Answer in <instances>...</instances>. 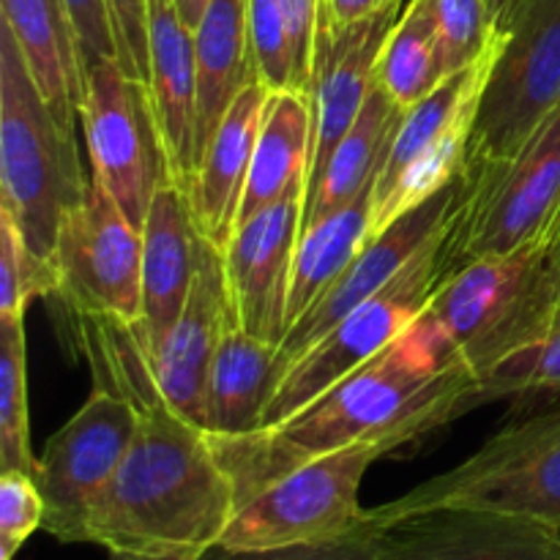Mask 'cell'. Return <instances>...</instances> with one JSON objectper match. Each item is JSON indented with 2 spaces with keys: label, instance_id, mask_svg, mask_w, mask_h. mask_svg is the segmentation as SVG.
Instances as JSON below:
<instances>
[{
  "label": "cell",
  "instance_id": "6da1fadb",
  "mask_svg": "<svg viewBox=\"0 0 560 560\" xmlns=\"http://www.w3.org/2000/svg\"><path fill=\"white\" fill-rule=\"evenodd\" d=\"M474 375L430 315L293 419L238 438H211L235 487V509L284 470L370 438L402 446L468 413Z\"/></svg>",
  "mask_w": 560,
  "mask_h": 560
},
{
  "label": "cell",
  "instance_id": "7a4b0ae2",
  "mask_svg": "<svg viewBox=\"0 0 560 560\" xmlns=\"http://www.w3.org/2000/svg\"><path fill=\"white\" fill-rule=\"evenodd\" d=\"M140 424L118 474L85 523V545L137 556H195L217 547L235 514V487L202 427L164 399L137 405Z\"/></svg>",
  "mask_w": 560,
  "mask_h": 560
},
{
  "label": "cell",
  "instance_id": "3957f363",
  "mask_svg": "<svg viewBox=\"0 0 560 560\" xmlns=\"http://www.w3.org/2000/svg\"><path fill=\"white\" fill-rule=\"evenodd\" d=\"M88 186L74 129L44 102L22 49L0 22V211L38 260L52 262L60 224Z\"/></svg>",
  "mask_w": 560,
  "mask_h": 560
},
{
  "label": "cell",
  "instance_id": "277c9868",
  "mask_svg": "<svg viewBox=\"0 0 560 560\" xmlns=\"http://www.w3.org/2000/svg\"><path fill=\"white\" fill-rule=\"evenodd\" d=\"M558 213L560 104L506 162L459 173V200L443 241L446 279L481 257L534 244Z\"/></svg>",
  "mask_w": 560,
  "mask_h": 560
},
{
  "label": "cell",
  "instance_id": "5b68a950",
  "mask_svg": "<svg viewBox=\"0 0 560 560\" xmlns=\"http://www.w3.org/2000/svg\"><path fill=\"white\" fill-rule=\"evenodd\" d=\"M402 448L397 438H370L284 470L235 509L219 545L230 550L317 545L364 525L359 490L366 470Z\"/></svg>",
  "mask_w": 560,
  "mask_h": 560
},
{
  "label": "cell",
  "instance_id": "8992f818",
  "mask_svg": "<svg viewBox=\"0 0 560 560\" xmlns=\"http://www.w3.org/2000/svg\"><path fill=\"white\" fill-rule=\"evenodd\" d=\"M463 173L506 162L560 104V0H509Z\"/></svg>",
  "mask_w": 560,
  "mask_h": 560
},
{
  "label": "cell",
  "instance_id": "52a82bcc",
  "mask_svg": "<svg viewBox=\"0 0 560 560\" xmlns=\"http://www.w3.org/2000/svg\"><path fill=\"white\" fill-rule=\"evenodd\" d=\"M503 31V27H501ZM501 42L476 63L448 74L430 96L405 109L372 191V235L459 178Z\"/></svg>",
  "mask_w": 560,
  "mask_h": 560
},
{
  "label": "cell",
  "instance_id": "ba28073f",
  "mask_svg": "<svg viewBox=\"0 0 560 560\" xmlns=\"http://www.w3.org/2000/svg\"><path fill=\"white\" fill-rule=\"evenodd\" d=\"M446 233L448 224L381 293L355 306L320 342L312 345L299 361L288 366V372L279 377L277 388H273L271 402L262 410L257 430H268V427L293 419L306 405H312L328 388L337 386L342 377L375 359L383 348H388L399 334L408 331L424 315L430 301L446 282V266H443Z\"/></svg>",
  "mask_w": 560,
  "mask_h": 560
},
{
  "label": "cell",
  "instance_id": "9c48e42d",
  "mask_svg": "<svg viewBox=\"0 0 560 560\" xmlns=\"http://www.w3.org/2000/svg\"><path fill=\"white\" fill-rule=\"evenodd\" d=\"M80 124L91 175L142 230L156 191L173 180L148 85L126 74L118 60L91 66Z\"/></svg>",
  "mask_w": 560,
  "mask_h": 560
},
{
  "label": "cell",
  "instance_id": "30bf717a",
  "mask_svg": "<svg viewBox=\"0 0 560 560\" xmlns=\"http://www.w3.org/2000/svg\"><path fill=\"white\" fill-rule=\"evenodd\" d=\"M58 299L71 317L142 323V230L91 175L85 197L66 213L55 246Z\"/></svg>",
  "mask_w": 560,
  "mask_h": 560
},
{
  "label": "cell",
  "instance_id": "8fae6325",
  "mask_svg": "<svg viewBox=\"0 0 560 560\" xmlns=\"http://www.w3.org/2000/svg\"><path fill=\"white\" fill-rule=\"evenodd\" d=\"M140 413L120 394L93 388L91 399L49 438L36 465L44 530L60 545H85V523L135 441Z\"/></svg>",
  "mask_w": 560,
  "mask_h": 560
},
{
  "label": "cell",
  "instance_id": "7c38bea8",
  "mask_svg": "<svg viewBox=\"0 0 560 560\" xmlns=\"http://www.w3.org/2000/svg\"><path fill=\"white\" fill-rule=\"evenodd\" d=\"M550 230L509 255L481 257L441 284L427 315L438 323L470 375L506 348L539 282Z\"/></svg>",
  "mask_w": 560,
  "mask_h": 560
},
{
  "label": "cell",
  "instance_id": "4fadbf2b",
  "mask_svg": "<svg viewBox=\"0 0 560 560\" xmlns=\"http://www.w3.org/2000/svg\"><path fill=\"white\" fill-rule=\"evenodd\" d=\"M457 200L459 178L361 246L350 266L288 328L282 345L277 348V383L288 372V366L299 361L312 345L320 342L342 317L381 293L399 271L408 268V262L446 228Z\"/></svg>",
  "mask_w": 560,
  "mask_h": 560
},
{
  "label": "cell",
  "instance_id": "5bb4252c",
  "mask_svg": "<svg viewBox=\"0 0 560 560\" xmlns=\"http://www.w3.org/2000/svg\"><path fill=\"white\" fill-rule=\"evenodd\" d=\"M375 547L377 560H560V528L492 509L441 506L377 525Z\"/></svg>",
  "mask_w": 560,
  "mask_h": 560
},
{
  "label": "cell",
  "instance_id": "9a60e30c",
  "mask_svg": "<svg viewBox=\"0 0 560 560\" xmlns=\"http://www.w3.org/2000/svg\"><path fill=\"white\" fill-rule=\"evenodd\" d=\"M304 197L262 208L235 228L222 249L230 310L235 323L262 342L282 345L295 249L304 230Z\"/></svg>",
  "mask_w": 560,
  "mask_h": 560
},
{
  "label": "cell",
  "instance_id": "2e32d148",
  "mask_svg": "<svg viewBox=\"0 0 560 560\" xmlns=\"http://www.w3.org/2000/svg\"><path fill=\"white\" fill-rule=\"evenodd\" d=\"M230 320L233 310H230L222 249L200 235L195 282L184 312L162 337L145 342V350L164 402L180 419L202 430H206L208 372Z\"/></svg>",
  "mask_w": 560,
  "mask_h": 560
},
{
  "label": "cell",
  "instance_id": "e0dca14e",
  "mask_svg": "<svg viewBox=\"0 0 560 560\" xmlns=\"http://www.w3.org/2000/svg\"><path fill=\"white\" fill-rule=\"evenodd\" d=\"M399 14H402V0H392L386 9L353 25L331 27L326 22L320 25L312 82L306 91L312 120H315V148H312L306 191L323 175L334 148L348 135L366 96L375 88L377 60Z\"/></svg>",
  "mask_w": 560,
  "mask_h": 560
},
{
  "label": "cell",
  "instance_id": "ac0fdd59",
  "mask_svg": "<svg viewBox=\"0 0 560 560\" xmlns=\"http://www.w3.org/2000/svg\"><path fill=\"white\" fill-rule=\"evenodd\" d=\"M148 93L167 148L173 180L189 191L197 175V55L195 33L173 0H151L148 16Z\"/></svg>",
  "mask_w": 560,
  "mask_h": 560
},
{
  "label": "cell",
  "instance_id": "d6986e66",
  "mask_svg": "<svg viewBox=\"0 0 560 560\" xmlns=\"http://www.w3.org/2000/svg\"><path fill=\"white\" fill-rule=\"evenodd\" d=\"M268 96H271L268 85H262L260 80L249 82L213 131L197 164V175L189 189L191 217L197 233L211 241L217 249H224L238 228L241 202L249 184L252 153H255Z\"/></svg>",
  "mask_w": 560,
  "mask_h": 560
},
{
  "label": "cell",
  "instance_id": "ffe728a7",
  "mask_svg": "<svg viewBox=\"0 0 560 560\" xmlns=\"http://www.w3.org/2000/svg\"><path fill=\"white\" fill-rule=\"evenodd\" d=\"M197 233L189 191L175 180L164 184L148 208L142 224V315L140 331L145 342L162 337L189 299L197 271Z\"/></svg>",
  "mask_w": 560,
  "mask_h": 560
},
{
  "label": "cell",
  "instance_id": "44dd1931",
  "mask_svg": "<svg viewBox=\"0 0 560 560\" xmlns=\"http://www.w3.org/2000/svg\"><path fill=\"white\" fill-rule=\"evenodd\" d=\"M0 22L22 49L27 71L60 124L74 129L85 98L80 38L63 0H0Z\"/></svg>",
  "mask_w": 560,
  "mask_h": 560
},
{
  "label": "cell",
  "instance_id": "7402d4cb",
  "mask_svg": "<svg viewBox=\"0 0 560 560\" xmlns=\"http://www.w3.org/2000/svg\"><path fill=\"white\" fill-rule=\"evenodd\" d=\"M312 148H315V120L306 93L271 91L252 153L249 184L241 202L238 224L284 197L306 195Z\"/></svg>",
  "mask_w": 560,
  "mask_h": 560
},
{
  "label": "cell",
  "instance_id": "603a6c76",
  "mask_svg": "<svg viewBox=\"0 0 560 560\" xmlns=\"http://www.w3.org/2000/svg\"><path fill=\"white\" fill-rule=\"evenodd\" d=\"M195 55L197 156H202L238 93L257 80L249 36V0H211L195 31Z\"/></svg>",
  "mask_w": 560,
  "mask_h": 560
},
{
  "label": "cell",
  "instance_id": "cb8c5ba5",
  "mask_svg": "<svg viewBox=\"0 0 560 560\" xmlns=\"http://www.w3.org/2000/svg\"><path fill=\"white\" fill-rule=\"evenodd\" d=\"M277 388V345L252 337L233 320L224 328L206 386V432L213 438L249 435Z\"/></svg>",
  "mask_w": 560,
  "mask_h": 560
},
{
  "label": "cell",
  "instance_id": "d4e9b609",
  "mask_svg": "<svg viewBox=\"0 0 560 560\" xmlns=\"http://www.w3.org/2000/svg\"><path fill=\"white\" fill-rule=\"evenodd\" d=\"M402 115L405 109L375 82L359 118L337 142L320 178L306 191L304 228L331 217L370 186V180L381 173L386 162Z\"/></svg>",
  "mask_w": 560,
  "mask_h": 560
},
{
  "label": "cell",
  "instance_id": "484cf974",
  "mask_svg": "<svg viewBox=\"0 0 560 560\" xmlns=\"http://www.w3.org/2000/svg\"><path fill=\"white\" fill-rule=\"evenodd\" d=\"M375 178L348 206L301 230L293 262V282H290L288 328L310 310L312 301L350 266V260L359 255L361 246L372 238Z\"/></svg>",
  "mask_w": 560,
  "mask_h": 560
},
{
  "label": "cell",
  "instance_id": "4316f807",
  "mask_svg": "<svg viewBox=\"0 0 560 560\" xmlns=\"http://www.w3.org/2000/svg\"><path fill=\"white\" fill-rule=\"evenodd\" d=\"M448 506L492 509L560 528V410L547 413L545 432L536 446L506 474L474 487Z\"/></svg>",
  "mask_w": 560,
  "mask_h": 560
},
{
  "label": "cell",
  "instance_id": "83f0119b",
  "mask_svg": "<svg viewBox=\"0 0 560 560\" xmlns=\"http://www.w3.org/2000/svg\"><path fill=\"white\" fill-rule=\"evenodd\" d=\"M448 77L432 0H410L383 44L375 82L410 109Z\"/></svg>",
  "mask_w": 560,
  "mask_h": 560
},
{
  "label": "cell",
  "instance_id": "f1b7e54d",
  "mask_svg": "<svg viewBox=\"0 0 560 560\" xmlns=\"http://www.w3.org/2000/svg\"><path fill=\"white\" fill-rule=\"evenodd\" d=\"M560 394V326L492 359L474 375L468 410L501 397Z\"/></svg>",
  "mask_w": 560,
  "mask_h": 560
},
{
  "label": "cell",
  "instance_id": "f546056e",
  "mask_svg": "<svg viewBox=\"0 0 560 560\" xmlns=\"http://www.w3.org/2000/svg\"><path fill=\"white\" fill-rule=\"evenodd\" d=\"M27 413L25 323H0V470L36 476Z\"/></svg>",
  "mask_w": 560,
  "mask_h": 560
},
{
  "label": "cell",
  "instance_id": "4dcf8cb0",
  "mask_svg": "<svg viewBox=\"0 0 560 560\" xmlns=\"http://www.w3.org/2000/svg\"><path fill=\"white\" fill-rule=\"evenodd\" d=\"M58 293V271L27 249L16 224L0 211V323H25L27 304Z\"/></svg>",
  "mask_w": 560,
  "mask_h": 560
},
{
  "label": "cell",
  "instance_id": "1f68e13d",
  "mask_svg": "<svg viewBox=\"0 0 560 560\" xmlns=\"http://www.w3.org/2000/svg\"><path fill=\"white\" fill-rule=\"evenodd\" d=\"M448 74L485 58L501 42V14L490 0H432Z\"/></svg>",
  "mask_w": 560,
  "mask_h": 560
},
{
  "label": "cell",
  "instance_id": "d6a6232c",
  "mask_svg": "<svg viewBox=\"0 0 560 560\" xmlns=\"http://www.w3.org/2000/svg\"><path fill=\"white\" fill-rule=\"evenodd\" d=\"M249 36L257 80L268 91H293V49L277 0H249Z\"/></svg>",
  "mask_w": 560,
  "mask_h": 560
},
{
  "label": "cell",
  "instance_id": "836d02e7",
  "mask_svg": "<svg viewBox=\"0 0 560 560\" xmlns=\"http://www.w3.org/2000/svg\"><path fill=\"white\" fill-rule=\"evenodd\" d=\"M44 495L36 476L0 470V560H14L27 539L44 528Z\"/></svg>",
  "mask_w": 560,
  "mask_h": 560
},
{
  "label": "cell",
  "instance_id": "e575fe53",
  "mask_svg": "<svg viewBox=\"0 0 560 560\" xmlns=\"http://www.w3.org/2000/svg\"><path fill=\"white\" fill-rule=\"evenodd\" d=\"M556 326H560V213L550 228V241H547L539 282H536L534 295H530L528 306H525L523 315H520L517 326L509 334L506 348L501 350V355L506 353V350L517 348V345H525L530 342V339L541 337V334L550 331V328Z\"/></svg>",
  "mask_w": 560,
  "mask_h": 560
},
{
  "label": "cell",
  "instance_id": "d590c367",
  "mask_svg": "<svg viewBox=\"0 0 560 560\" xmlns=\"http://www.w3.org/2000/svg\"><path fill=\"white\" fill-rule=\"evenodd\" d=\"M197 560H377L375 528L364 520L359 530L334 541L317 545H290L266 547V550H230V547H211Z\"/></svg>",
  "mask_w": 560,
  "mask_h": 560
},
{
  "label": "cell",
  "instance_id": "8d00e7d4",
  "mask_svg": "<svg viewBox=\"0 0 560 560\" xmlns=\"http://www.w3.org/2000/svg\"><path fill=\"white\" fill-rule=\"evenodd\" d=\"M109 20H113L115 44H118V63L135 80L148 85V16L151 0H107Z\"/></svg>",
  "mask_w": 560,
  "mask_h": 560
},
{
  "label": "cell",
  "instance_id": "74e56055",
  "mask_svg": "<svg viewBox=\"0 0 560 560\" xmlns=\"http://www.w3.org/2000/svg\"><path fill=\"white\" fill-rule=\"evenodd\" d=\"M293 49V91L306 93L323 25V0H277Z\"/></svg>",
  "mask_w": 560,
  "mask_h": 560
},
{
  "label": "cell",
  "instance_id": "f35d334b",
  "mask_svg": "<svg viewBox=\"0 0 560 560\" xmlns=\"http://www.w3.org/2000/svg\"><path fill=\"white\" fill-rule=\"evenodd\" d=\"M63 3L74 22L77 38H80L85 74L91 66L102 63V60H118V44H115L107 0H63Z\"/></svg>",
  "mask_w": 560,
  "mask_h": 560
},
{
  "label": "cell",
  "instance_id": "ab89813d",
  "mask_svg": "<svg viewBox=\"0 0 560 560\" xmlns=\"http://www.w3.org/2000/svg\"><path fill=\"white\" fill-rule=\"evenodd\" d=\"M392 0H323V22L331 27L353 25V22L366 20L375 11L386 9Z\"/></svg>",
  "mask_w": 560,
  "mask_h": 560
},
{
  "label": "cell",
  "instance_id": "60d3db41",
  "mask_svg": "<svg viewBox=\"0 0 560 560\" xmlns=\"http://www.w3.org/2000/svg\"><path fill=\"white\" fill-rule=\"evenodd\" d=\"M173 5L175 11H178L180 20H184V25L195 33L197 25L202 22V16H206L211 0H173Z\"/></svg>",
  "mask_w": 560,
  "mask_h": 560
},
{
  "label": "cell",
  "instance_id": "b9f144b4",
  "mask_svg": "<svg viewBox=\"0 0 560 560\" xmlns=\"http://www.w3.org/2000/svg\"><path fill=\"white\" fill-rule=\"evenodd\" d=\"M107 560H197L195 556H137V552H107Z\"/></svg>",
  "mask_w": 560,
  "mask_h": 560
},
{
  "label": "cell",
  "instance_id": "7bdbcfd3",
  "mask_svg": "<svg viewBox=\"0 0 560 560\" xmlns=\"http://www.w3.org/2000/svg\"><path fill=\"white\" fill-rule=\"evenodd\" d=\"M490 5L498 11V14H503V9L509 5V0H490Z\"/></svg>",
  "mask_w": 560,
  "mask_h": 560
}]
</instances>
